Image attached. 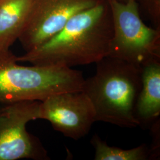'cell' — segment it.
I'll list each match as a JSON object with an SVG mask.
<instances>
[{"instance_id":"5b68a950","label":"cell","mask_w":160,"mask_h":160,"mask_svg":"<svg viewBox=\"0 0 160 160\" xmlns=\"http://www.w3.org/2000/svg\"><path fill=\"white\" fill-rule=\"evenodd\" d=\"M40 101L0 104V160L49 159L38 138L26 130L29 122L39 119Z\"/></svg>"},{"instance_id":"30bf717a","label":"cell","mask_w":160,"mask_h":160,"mask_svg":"<svg viewBox=\"0 0 160 160\" xmlns=\"http://www.w3.org/2000/svg\"><path fill=\"white\" fill-rule=\"evenodd\" d=\"M94 149L95 160H147L158 157L153 150L145 144L129 149L109 146L98 135H94L91 139Z\"/></svg>"},{"instance_id":"8fae6325","label":"cell","mask_w":160,"mask_h":160,"mask_svg":"<svg viewBox=\"0 0 160 160\" xmlns=\"http://www.w3.org/2000/svg\"><path fill=\"white\" fill-rule=\"evenodd\" d=\"M140 2L154 28L160 29V0H141Z\"/></svg>"},{"instance_id":"277c9868","label":"cell","mask_w":160,"mask_h":160,"mask_svg":"<svg viewBox=\"0 0 160 160\" xmlns=\"http://www.w3.org/2000/svg\"><path fill=\"white\" fill-rule=\"evenodd\" d=\"M113 22L108 56L139 68L160 59V29L143 23L136 0H108Z\"/></svg>"},{"instance_id":"52a82bcc","label":"cell","mask_w":160,"mask_h":160,"mask_svg":"<svg viewBox=\"0 0 160 160\" xmlns=\"http://www.w3.org/2000/svg\"><path fill=\"white\" fill-rule=\"evenodd\" d=\"M39 119L49 121L55 131L76 141L88 135L97 122L92 102L82 90L57 93L40 102Z\"/></svg>"},{"instance_id":"9c48e42d","label":"cell","mask_w":160,"mask_h":160,"mask_svg":"<svg viewBox=\"0 0 160 160\" xmlns=\"http://www.w3.org/2000/svg\"><path fill=\"white\" fill-rule=\"evenodd\" d=\"M31 0H0V49H9L26 23Z\"/></svg>"},{"instance_id":"8992f818","label":"cell","mask_w":160,"mask_h":160,"mask_svg":"<svg viewBox=\"0 0 160 160\" xmlns=\"http://www.w3.org/2000/svg\"><path fill=\"white\" fill-rule=\"evenodd\" d=\"M101 0H31L28 17L18 40L26 52L34 50L61 31L77 14Z\"/></svg>"},{"instance_id":"3957f363","label":"cell","mask_w":160,"mask_h":160,"mask_svg":"<svg viewBox=\"0 0 160 160\" xmlns=\"http://www.w3.org/2000/svg\"><path fill=\"white\" fill-rule=\"evenodd\" d=\"M9 49H0V104L36 100L82 90V72L64 66H23Z\"/></svg>"},{"instance_id":"ba28073f","label":"cell","mask_w":160,"mask_h":160,"mask_svg":"<svg viewBox=\"0 0 160 160\" xmlns=\"http://www.w3.org/2000/svg\"><path fill=\"white\" fill-rule=\"evenodd\" d=\"M160 115V59L142 67V86L135 108L139 126L156 122Z\"/></svg>"},{"instance_id":"7c38bea8","label":"cell","mask_w":160,"mask_h":160,"mask_svg":"<svg viewBox=\"0 0 160 160\" xmlns=\"http://www.w3.org/2000/svg\"><path fill=\"white\" fill-rule=\"evenodd\" d=\"M120 1H122V2H126V1H129V0H120ZM136 1H141V0H136Z\"/></svg>"},{"instance_id":"7a4b0ae2","label":"cell","mask_w":160,"mask_h":160,"mask_svg":"<svg viewBox=\"0 0 160 160\" xmlns=\"http://www.w3.org/2000/svg\"><path fill=\"white\" fill-rule=\"evenodd\" d=\"M96 64L95 74L85 79L82 91L92 102L97 121L122 128L139 126L135 108L142 68L109 56Z\"/></svg>"},{"instance_id":"6da1fadb","label":"cell","mask_w":160,"mask_h":160,"mask_svg":"<svg viewBox=\"0 0 160 160\" xmlns=\"http://www.w3.org/2000/svg\"><path fill=\"white\" fill-rule=\"evenodd\" d=\"M113 22L108 0L80 12L44 44L20 57L17 62L69 68L97 63L108 56Z\"/></svg>"}]
</instances>
